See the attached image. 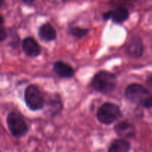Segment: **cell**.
I'll list each match as a JSON object with an SVG mask.
<instances>
[{"mask_svg":"<svg viewBox=\"0 0 152 152\" xmlns=\"http://www.w3.org/2000/svg\"><path fill=\"white\" fill-rule=\"evenodd\" d=\"M126 97L130 102L143 106L145 108L152 107V94L149 91L140 84L129 85L125 92Z\"/></svg>","mask_w":152,"mask_h":152,"instance_id":"obj_1","label":"cell"},{"mask_svg":"<svg viewBox=\"0 0 152 152\" xmlns=\"http://www.w3.org/2000/svg\"><path fill=\"white\" fill-rule=\"evenodd\" d=\"M117 77L111 73L105 71H99L94 77L91 86L95 91L102 94H108L116 88Z\"/></svg>","mask_w":152,"mask_h":152,"instance_id":"obj_2","label":"cell"},{"mask_svg":"<svg viewBox=\"0 0 152 152\" xmlns=\"http://www.w3.org/2000/svg\"><path fill=\"white\" fill-rule=\"evenodd\" d=\"M121 116L120 108L112 102H105L99 108L96 114L98 120L104 125H111Z\"/></svg>","mask_w":152,"mask_h":152,"instance_id":"obj_3","label":"cell"},{"mask_svg":"<svg viewBox=\"0 0 152 152\" xmlns=\"http://www.w3.org/2000/svg\"><path fill=\"white\" fill-rule=\"evenodd\" d=\"M7 125L10 133L14 137H24L28 132V128L23 117L19 113L10 112L7 117Z\"/></svg>","mask_w":152,"mask_h":152,"instance_id":"obj_4","label":"cell"},{"mask_svg":"<svg viewBox=\"0 0 152 152\" xmlns=\"http://www.w3.org/2000/svg\"><path fill=\"white\" fill-rule=\"evenodd\" d=\"M25 101L31 111L41 110L45 105V100L41 92L34 85H30L25 91Z\"/></svg>","mask_w":152,"mask_h":152,"instance_id":"obj_5","label":"cell"},{"mask_svg":"<svg viewBox=\"0 0 152 152\" xmlns=\"http://www.w3.org/2000/svg\"><path fill=\"white\" fill-rule=\"evenodd\" d=\"M129 17V12L127 8L123 7H117L115 10H110L103 14V19L105 20L111 19L114 23L121 24L126 22Z\"/></svg>","mask_w":152,"mask_h":152,"instance_id":"obj_6","label":"cell"},{"mask_svg":"<svg viewBox=\"0 0 152 152\" xmlns=\"http://www.w3.org/2000/svg\"><path fill=\"white\" fill-rule=\"evenodd\" d=\"M22 49L27 56L37 57L41 53V48L37 42L32 37H27L22 41Z\"/></svg>","mask_w":152,"mask_h":152,"instance_id":"obj_7","label":"cell"},{"mask_svg":"<svg viewBox=\"0 0 152 152\" xmlns=\"http://www.w3.org/2000/svg\"><path fill=\"white\" fill-rule=\"evenodd\" d=\"M126 52L128 55L133 58H140L143 53V45L141 39L134 37L128 45Z\"/></svg>","mask_w":152,"mask_h":152,"instance_id":"obj_8","label":"cell"},{"mask_svg":"<svg viewBox=\"0 0 152 152\" xmlns=\"http://www.w3.org/2000/svg\"><path fill=\"white\" fill-rule=\"evenodd\" d=\"M114 131L119 137L122 138H130L134 136V127L130 123L126 121L120 122L114 126Z\"/></svg>","mask_w":152,"mask_h":152,"instance_id":"obj_9","label":"cell"},{"mask_svg":"<svg viewBox=\"0 0 152 152\" xmlns=\"http://www.w3.org/2000/svg\"><path fill=\"white\" fill-rule=\"evenodd\" d=\"M53 71L56 75L62 78H70L74 74V68L62 61H57L53 64Z\"/></svg>","mask_w":152,"mask_h":152,"instance_id":"obj_10","label":"cell"},{"mask_svg":"<svg viewBox=\"0 0 152 152\" xmlns=\"http://www.w3.org/2000/svg\"><path fill=\"white\" fill-rule=\"evenodd\" d=\"M39 36L43 41L51 42L56 38V32L50 24L46 23L42 25L39 29Z\"/></svg>","mask_w":152,"mask_h":152,"instance_id":"obj_11","label":"cell"},{"mask_svg":"<svg viewBox=\"0 0 152 152\" xmlns=\"http://www.w3.org/2000/svg\"><path fill=\"white\" fill-rule=\"evenodd\" d=\"M131 145L128 141L123 139L116 140L110 146L108 152H129Z\"/></svg>","mask_w":152,"mask_h":152,"instance_id":"obj_12","label":"cell"},{"mask_svg":"<svg viewBox=\"0 0 152 152\" xmlns=\"http://www.w3.org/2000/svg\"><path fill=\"white\" fill-rule=\"evenodd\" d=\"M89 31L86 28H81L79 27H74V28H71L69 30V33L74 37H77V38H83V37H86L88 35Z\"/></svg>","mask_w":152,"mask_h":152,"instance_id":"obj_13","label":"cell"},{"mask_svg":"<svg viewBox=\"0 0 152 152\" xmlns=\"http://www.w3.org/2000/svg\"><path fill=\"white\" fill-rule=\"evenodd\" d=\"M7 37V32H6L5 30L2 28V27L0 26V42H3Z\"/></svg>","mask_w":152,"mask_h":152,"instance_id":"obj_14","label":"cell"},{"mask_svg":"<svg viewBox=\"0 0 152 152\" xmlns=\"http://www.w3.org/2000/svg\"><path fill=\"white\" fill-rule=\"evenodd\" d=\"M147 83H148V86L152 89V76L151 77H148V80H147Z\"/></svg>","mask_w":152,"mask_h":152,"instance_id":"obj_15","label":"cell"},{"mask_svg":"<svg viewBox=\"0 0 152 152\" xmlns=\"http://www.w3.org/2000/svg\"><path fill=\"white\" fill-rule=\"evenodd\" d=\"M25 4H31L35 1V0H22Z\"/></svg>","mask_w":152,"mask_h":152,"instance_id":"obj_16","label":"cell"},{"mask_svg":"<svg viewBox=\"0 0 152 152\" xmlns=\"http://www.w3.org/2000/svg\"><path fill=\"white\" fill-rule=\"evenodd\" d=\"M3 22H4V19H3L2 16H1V15H0V26H1V25H2Z\"/></svg>","mask_w":152,"mask_h":152,"instance_id":"obj_17","label":"cell"},{"mask_svg":"<svg viewBox=\"0 0 152 152\" xmlns=\"http://www.w3.org/2000/svg\"><path fill=\"white\" fill-rule=\"evenodd\" d=\"M4 1H5V0H0V7L3 5V4L4 3Z\"/></svg>","mask_w":152,"mask_h":152,"instance_id":"obj_18","label":"cell"}]
</instances>
